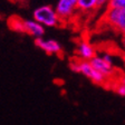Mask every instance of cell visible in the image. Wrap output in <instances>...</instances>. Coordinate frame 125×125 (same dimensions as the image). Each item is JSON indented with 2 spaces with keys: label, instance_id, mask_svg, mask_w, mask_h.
<instances>
[{
  "label": "cell",
  "instance_id": "6da1fadb",
  "mask_svg": "<svg viewBox=\"0 0 125 125\" xmlns=\"http://www.w3.org/2000/svg\"><path fill=\"white\" fill-rule=\"evenodd\" d=\"M70 69L75 73H81L85 77L89 78L95 84H106L109 81L107 77H105L102 73H99L96 68L92 65L89 60H81L75 58L70 62Z\"/></svg>",
  "mask_w": 125,
  "mask_h": 125
},
{
  "label": "cell",
  "instance_id": "7a4b0ae2",
  "mask_svg": "<svg viewBox=\"0 0 125 125\" xmlns=\"http://www.w3.org/2000/svg\"><path fill=\"white\" fill-rule=\"evenodd\" d=\"M32 18L39 23H42L44 27H50V28L58 26L62 22L56 9L50 6H40L36 8L32 13Z\"/></svg>",
  "mask_w": 125,
  "mask_h": 125
},
{
  "label": "cell",
  "instance_id": "3957f363",
  "mask_svg": "<svg viewBox=\"0 0 125 125\" xmlns=\"http://www.w3.org/2000/svg\"><path fill=\"white\" fill-rule=\"evenodd\" d=\"M103 21L121 35L125 34V10L107 8L103 16Z\"/></svg>",
  "mask_w": 125,
  "mask_h": 125
},
{
  "label": "cell",
  "instance_id": "277c9868",
  "mask_svg": "<svg viewBox=\"0 0 125 125\" xmlns=\"http://www.w3.org/2000/svg\"><path fill=\"white\" fill-rule=\"evenodd\" d=\"M89 62H92V65L96 68L99 73H102L108 79H111L114 76L115 74L114 62H113V57L109 54L104 52L101 56L96 54Z\"/></svg>",
  "mask_w": 125,
  "mask_h": 125
},
{
  "label": "cell",
  "instance_id": "5b68a950",
  "mask_svg": "<svg viewBox=\"0 0 125 125\" xmlns=\"http://www.w3.org/2000/svg\"><path fill=\"white\" fill-rule=\"evenodd\" d=\"M60 20H69L78 12V0H58L55 7Z\"/></svg>",
  "mask_w": 125,
  "mask_h": 125
},
{
  "label": "cell",
  "instance_id": "8992f818",
  "mask_svg": "<svg viewBox=\"0 0 125 125\" xmlns=\"http://www.w3.org/2000/svg\"><path fill=\"white\" fill-rule=\"evenodd\" d=\"M35 42L38 48L44 50L48 55H59L62 52L60 44L54 39H44L42 37V38H37Z\"/></svg>",
  "mask_w": 125,
  "mask_h": 125
},
{
  "label": "cell",
  "instance_id": "52a82bcc",
  "mask_svg": "<svg viewBox=\"0 0 125 125\" xmlns=\"http://www.w3.org/2000/svg\"><path fill=\"white\" fill-rule=\"evenodd\" d=\"M76 55L78 59L81 60H91L96 55V49L88 40L83 39L77 44Z\"/></svg>",
  "mask_w": 125,
  "mask_h": 125
},
{
  "label": "cell",
  "instance_id": "ba28073f",
  "mask_svg": "<svg viewBox=\"0 0 125 125\" xmlns=\"http://www.w3.org/2000/svg\"><path fill=\"white\" fill-rule=\"evenodd\" d=\"M25 32L32 36L35 39L42 38L45 34V27L35 19L25 20Z\"/></svg>",
  "mask_w": 125,
  "mask_h": 125
},
{
  "label": "cell",
  "instance_id": "9c48e42d",
  "mask_svg": "<svg viewBox=\"0 0 125 125\" xmlns=\"http://www.w3.org/2000/svg\"><path fill=\"white\" fill-rule=\"evenodd\" d=\"M101 7L99 0H78V11L88 13Z\"/></svg>",
  "mask_w": 125,
  "mask_h": 125
},
{
  "label": "cell",
  "instance_id": "30bf717a",
  "mask_svg": "<svg viewBox=\"0 0 125 125\" xmlns=\"http://www.w3.org/2000/svg\"><path fill=\"white\" fill-rule=\"evenodd\" d=\"M8 25L12 30L17 31V32H25V19L20 18V17H11L8 20Z\"/></svg>",
  "mask_w": 125,
  "mask_h": 125
},
{
  "label": "cell",
  "instance_id": "8fae6325",
  "mask_svg": "<svg viewBox=\"0 0 125 125\" xmlns=\"http://www.w3.org/2000/svg\"><path fill=\"white\" fill-rule=\"evenodd\" d=\"M106 7L111 8V9L125 10V0H109Z\"/></svg>",
  "mask_w": 125,
  "mask_h": 125
},
{
  "label": "cell",
  "instance_id": "7c38bea8",
  "mask_svg": "<svg viewBox=\"0 0 125 125\" xmlns=\"http://www.w3.org/2000/svg\"><path fill=\"white\" fill-rule=\"evenodd\" d=\"M114 91L116 92L118 95L125 97V85H124V84L120 83V82H117L116 85L114 86Z\"/></svg>",
  "mask_w": 125,
  "mask_h": 125
},
{
  "label": "cell",
  "instance_id": "4fadbf2b",
  "mask_svg": "<svg viewBox=\"0 0 125 125\" xmlns=\"http://www.w3.org/2000/svg\"><path fill=\"white\" fill-rule=\"evenodd\" d=\"M121 46H122V48L125 50V34L122 35V38H121Z\"/></svg>",
  "mask_w": 125,
  "mask_h": 125
},
{
  "label": "cell",
  "instance_id": "5bb4252c",
  "mask_svg": "<svg viewBox=\"0 0 125 125\" xmlns=\"http://www.w3.org/2000/svg\"><path fill=\"white\" fill-rule=\"evenodd\" d=\"M109 0H99V3H101V7H103V6H107V3H108Z\"/></svg>",
  "mask_w": 125,
  "mask_h": 125
},
{
  "label": "cell",
  "instance_id": "9a60e30c",
  "mask_svg": "<svg viewBox=\"0 0 125 125\" xmlns=\"http://www.w3.org/2000/svg\"><path fill=\"white\" fill-rule=\"evenodd\" d=\"M117 82H120V83H122V84H124L125 85V76H122V77H121Z\"/></svg>",
  "mask_w": 125,
  "mask_h": 125
},
{
  "label": "cell",
  "instance_id": "2e32d148",
  "mask_svg": "<svg viewBox=\"0 0 125 125\" xmlns=\"http://www.w3.org/2000/svg\"><path fill=\"white\" fill-rule=\"evenodd\" d=\"M123 58H124V62H125V54H124V57H123Z\"/></svg>",
  "mask_w": 125,
  "mask_h": 125
}]
</instances>
